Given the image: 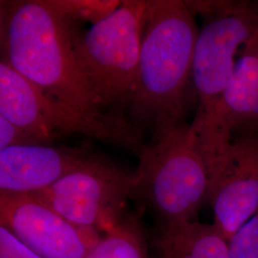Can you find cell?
I'll list each match as a JSON object with an SVG mask.
<instances>
[{
    "mask_svg": "<svg viewBox=\"0 0 258 258\" xmlns=\"http://www.w3.org/2000/svg\"><path fill=\"white\" fill-rule=\"evenodd\" d=\"M188 125L151 135L137 156L135 199L151 210L161 227L197 221L208 202L210 174Z\"/></svg>",
    "mask_w": 258,
    "mask_h": 258,
    "instance_id": "obj_4",
    "label": "cell"
},
{
    "mask_svg": "<svg viewBox=\"0 0 258 258\" xmlns=\"http://www.w3.org/2000/svg\"><path fill=\"white\" fill-rule=\"evenodd\" d=\"M0 116L24 129L42 145L84 136L138 156L145 134L127 119L90 113L47 96L4 59L0 61Z\"/></svg>",
    "mask_w": 258,
    "mask_h": 258,
    "instance_id": "obj_6",
    "label": "cell"
},
{
    "mask_svg": "<svg viewBox=\"0 0 258 258\" xmlns=\"http://www.w3.org/2000/svg\"><path fill=\"white\" fill-rule=\"evenodd\" d=\"M0 223L42 258H83L95 244L86 234L93 230L76 227L32 194L0 195Z\"/></svg>",
    "mask_w": 258,
    "mask_h": 258,
    "instance_id": "obj_8",
    "label": "cell"
},
{
    "mask_svg": "<svg viewBox=\"0 0 258 258\" xmlns=\"http://www.w3.org/2000/svg\"><path fill=\"white\" fill-rule=\"evenodd\" d=\"M83 258H148V244L134 215L105 231Z\"/></svg>",
    "mask_w": 258,
    "mask_h": 258,
    "instance_id": "obj_13",
    "label": "cell"
},
{
    "mask_svg": "<svg viewBox=\"0 0 258 258\" xmlns=\"http://www.w3.org/2000/svg\"><path fill=\"white\" fill-rule=\"evenodd\" d=\"M195 9L208 19L194 48L192 83L197 106L188 134L211 177L231 147L222 134L223 99L240 49L258 31V2L201 1Z\"/></svg>",
    "mask_w": 258,
    "mask_h": 258,
    "instance_id": "obj_3",
    "label": "cell"
},
{
    "mask_svg": "<svg viewBox=\"0 0 258 258\" xmlns=\"http://www.w3.org/2000/svg\"><path fill=\"white\" fill-rule=\"evenodd\" d=\"M76 26L55 1H2L1 58L47 96L81 110L105 113L78 63Z\"/></svg>",
    "mask_w": 258,
    "mask_h": 258,
    "instance_id": "obj_2",
    "label": "cell"
},
{
    "mask_svg": "<svg viewBox=\"0 0 258 258\" xmlns=\"http://www.w3.org/2000/svg\"><path fill=\"white\" fill-rule=\"evenodd\" d=\"M66 17L76 20H102L120 5V1H55Z\"/></svg>",
    "mask_w": 258,
    "mask_h": 258,
    "instance_id": "obj_14",
    "label": "cell"
},
{
    "mask_svg": "<svg viewBox=\"0 0 258 258\" xmlns=\"http://www.w3.org/2000/svg\"><path fill=\"white\" fill-rule=\"evenodd\" d=\"M231 258H258V211L228 241Z\"/></svg>",
    "mask_w": 258,
    "mask_h": 258,
    "instance_id": "obj_15",
    "label": "cell"
},
{
    "mask_svg": "<svg viewBox=\"0 0 258 258\" xmlns=\"http://www.w3.org/2000/svg\"><path fill=\"white\" fill-rule=\"evenodd\" d=\"M208 203L226 239L258 211V134L234 139L210 180Z\"/></svg>",
    "mask_w": 258,
    "mask_h": 258,
    "instance_id": "obj_9",
    "label": "cell"
},
{
    "mask_svg": "<svg viewBox=\"0 0 258 258\" xmlns=\"http://www.w3.org/2000/svg\"><path fill=\"white\" fill-rule=\"evenodd\" d=\"M199 31L185 1H147L136 91L127 115L144 134L187 123L195 96L192 62Z\"/></svg>",
    "mask_w": 258,
    "mask_h": 258,
    "instance_id": "obj_1",
    "label": "cell"
},
{
    "mask_svg": "<svg viewBox=\"0 0 258 258\" xmlns=\"http://www.w3.org/2000/svg\"><path fill=\"white\" fill-rule=\"evenodd\" d=\"M32 195L76 227L105 232L125 217L126 202L135 199L134 172L92 158L85 166Z\"/></svg>",
    "mask_w": 258,
    "mask_h": 258,
    "instance_id": "obj_7",
    "label": "cell"
},
{
    "mask_svg": "<svg viewBox=\"0 0 258 258\" xmlns=\"http://www.w3.org/2000/svg\"><path fill=\"white\" fill-rule=\"evenodd\" d=\"M221 129L227 145L258 134V31L242 50L224 95Z\"/></svg>",
    "mask_w": 258,
    "mask_h": 258,
    "instance_id": "obj_11",
    "label": "cell"
},
{
    "mask_svg": "<svg viewBox=\"0 0 258 258\" xmlns=\"http://www.w3.org/2000/svg\"><path fill=\"white\" fill-rule=\"evenodd\" d=\"M0 258H42L0 226Z\"/></svg>",
    "mask_w": 258,
    "mask_h": 258,
    "instance_id": "obj_17",
    "label": "cell"
},
{
    "mask_svg": "<svg viewBox=\"0 0 258 258\" xmlns=\"http://www.w3.org/2000/svg\"><path fill=\"white\" fill-rule=\"evenodd\" d=\"M93 157L75 148L47 145L12 147L0 150V195L39 192Z\"/></svg>",
    "mask_w": 258,
    "mask_h": 258,
    "instance_id": "obj_10",
    "label": "cell"
},
{
    "mask_svg": "<svg viewBox=\"0 0 258 258\" xmlns=\"http://www.w3.org/2000/svg\"><path fill=\"white\" fill-rule=\"evenodd\" d=\"M146 6L147 1H122L85 33L75 29L77 60L95 102L124 119L136 91Z\"/></svg>",
    "mask_w": 258,
    "mask_h": 258,
    "instance_id": "obj_5",
    "label": "cell"
},
{
    "mask_svg": "<svg viewBox=\"0 0 258 258\" xmlns=\"http://www.w3.org/2000/svg\"><path fill=\"white\" fill-rule=\"evenodd\" d=\"M152 246L155 258H231L228 240L212 224L198 220L159 226Z\"/></svg>",
    "mask_w": 258,
    "mask_h": 258,
    "instance_id": "obj_12",
    "label": "cell"
},
{
    "mask_svg": "<svg viewBox=\"0 0 258 258\" xmlns=\"http://www.w3.org/2000/svg\"><path fill=\"white\" fill-rule=\"evenodd\" d=\"M42 145L24 129L0 116V150L12 147Z\"/></svg>",
    "mask_w": 258,
    "mask_h": 258,
    "instance_id": "obj_16",
    "label": "cell"
}]
</instances>
